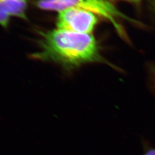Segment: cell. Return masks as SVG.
Wrapping results in <instances>:
<instances>
[{"mask_svg":"<svg viewBox=\"0 0 155 155\" xmlns=\"http://www.w3.org/2000/svg\"><path fill=\"white\" fill-rule=\"evenodd\" d=\"M40 51L32 58L51 61L72 69L88 63H105L92 34H80L55 29L41 33Z\"/></svg>","mask_w":155,"mask_h":155,"instance_id":"obj_1","label":"cell"},{"mask_svg":"<svg viewBox=\"0 0 155 155\" xmlns=\"http://www.w3.org/2000/svg\"><path fill=\"white\" fill-rule=\"evenodd\" d=\"M36 5L45 11L58 12L69 8H80L91 12L107 19L113 24L119 35L124 38V32L118 20L126 19L130 21V18L121 12L109 0H38Z\"/></svg>","mask_w":155,"mask_h":155,"instance_id":"obj_2","label":"cell"},{"mask_svg":"<svg viewBox=\"0 0 155 155\" xmlns=\"http://www.w3.org/2000/svg\"><path fill=\"white\" fill-rule=\"evenodd\" d=\"M98 23L95 14L76 8H69L58 12V29L80 34H92Z\"/></svg>","mask_w":155,"mask_h":155,"instance_id":"obj_3","label":"cell"},{"mask_svg":"<svg viewBox=\"0 0 155 155\" xmlns=\"http://www.w3.org/2000/svg\"><path fill=\"white\" fill-rule=\"evenodd\" d=\"M11 17L27 19L26 11L30 0H1Z\"/></svg>","mask_w":155,"mask_h":155,"instance_id":"obj_4","label":"cell"},{"mask_svg":"<svg viewBox=\"0 0 155 155\" xmlns=\"http://www.w3.org/2000/svg\"><path fill=\"white\" fill-rule=\"evenodd\" d=\"M11 16L3 4L0 0V25L4 28H7L8 26L10 19Z\"/></svg>","mask_w":155,"mask_h":155,"instance_id":"obj_5","label":"cell"},{"mask_svg":"<svg viewBox=\"0 0 155 155\" xmlns=\"http://www.w3.org/2000/svg\"><path fill=\"white\" fill-rule=\"evenodd\" d=\"M149 74H150V79H151V82L153 85V88L155 90V64L152 65L149 67Z\"/></svg>","mask_w":155,"mask_h":155,"instance_id":"obj_6","label":"cell"},{"mask_svg":"<svg viewBox=\"0 0 155 155\" xmlns=\"http://www.w3.org/2000/svg\"><path fill=\"white\" fill-rule=\"evenodd\" d=\"M144 155H155V149H149Z\"/></svg>","mask_w":155,"mask_h":155,"instance_id":"obj_7","label":"cell"},{"mask_svg":"<svg viewBox=\"0 0 155 155\" xmlns=\"http://www.w3.org/2000/svg\"><path fill=\"white\" fill-rule=\"evenodd\" d=\"M124 1L127 2L129 3H138L139 2L142 1V0H124Z\"/></svg>","mask_w":155,"mask_h":155,"instance_id":"obj_8","label":"cell"},{"mask_svg":"<svg viewBox=\"0 0 155 155\" xmlns=\"http://www.w3.org/2000/svg\"><path fill=\"white\" fill-rule=\"evenodd\" d=\"M154 2H155V0H154Z\"/></svg>","mask_w":155,"mask_h":155,"instance_id":"obj_9","label":"cell"}]
</instances>
